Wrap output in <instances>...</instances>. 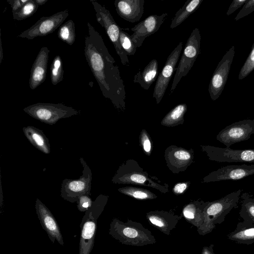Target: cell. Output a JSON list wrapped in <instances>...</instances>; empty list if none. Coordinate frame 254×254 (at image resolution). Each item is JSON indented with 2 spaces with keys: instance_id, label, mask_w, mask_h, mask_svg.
Listing matches in <instances>:
<instances>
[{
  "instance_id": "cell-1",
  "label": "cell",
  "mask_w": 254,
  "mask_h": 254,
  "mask_svg": "<svg viewBox=\"0 0 254 254\" xmlns=\"http://www.w3.org/2000/svg\"><path fill=\"white\" fill-rule=\"evenodd\" d=\"M84 55L103 95L118 109L125 107V86L119 66L109 53L101 35L87 22Z\"/></svg>"
},
{
  "instance_id": "cell-2",
  "label": "cell",
  "mask_w": 254,
  "mask_h": 254,
  "mask_svg": "<svg viewBox=\"0 0 254 254\" xmlns=\"http://www.w3.org/2000/svg\"><path fill=\"white\" fill-rule=\"evenodd\" d=\"M109 234L123 245L141 247L156 242L149 230L141 223L128 220L123 222L114 218L110 224Z\"/></svg>"
},
{
  "instance_id": "cell-3",
  "label": "cell",
  "mask_w": 254,
  "mask_h": 254,
  "mask_svg": "<svg viewBox=\"0 0 254 254\" xmlns=\"http://www.w3.org/2000/svg\"><path fill=\"white\" fill-rule=\"evenodd\" d=\"M241 193L242 190L240 189L219 199L208 202L203 211V222L197 228L198 234H208L216 227V225L222 223L227 215L237 206Z\"/></svg>"
},
{
  "instance_id": "cell-4",
  "label": "cell",
  "mask_w": 254,
  "mask_h": 254,
  "mask_svg": "<svg viewBox=\"0 0 254 254\" xmlns=\"http://www.w3.org/2000/svg\"><path fill=\"white\" fill-rule=\"evenodd\" d=\"M108 197L100 195L85 212L80 225V235L78 254H90L94 244L97 219L103 211Z\"/></svg>"
},
{
  "instance_id": "cell-5",
  "label": "cell",
  "mask_w": 254,
  "mask_h": 254,
  "mask_svg": "<svg viewBox=\"0 0 254 254\" xmlns=\"http://www.w3.org/2000/svg\"><path fill=\"white\" fill-rule=\"evenodd\" d=\"M23 111L34 119L50 125L55 124L61 119L79 114V112L71 107L60 103H37L24 108Z\"/></svg>"
},
{
  "instance_id": "cell-6",
  "label": "cell",
  "mask_w": 254,
  "mask_h": 254,
  "mask_svg": "<svg viewBox=\"0 0 254 254\" xmlns=\"http://www.w3.org/2000/svg\"><path fill=\"white\" fill-rule=\"evenodd\" d=\"M95 12L97 22L105 29L106 34L113 44L116 53L120 57L122 64L129 66L127 56L122 49L120 41L121 27L115 22L110 11L105 6L94 0H90Z\"/></svg>"
},
{
  "instance_id": "cell-7",
  "label": "cell",
  "mask_w": 254,
  "mask_h": 254,
  "mask_svg": "<svg viewBox=\"0 0 254 254\" xmlns=\"http://www.w3.org/2000/svg\"><path fill=\"white\" fill-rule=\"evenodd\" d=\"M201 36L197 28H195L189 36L181 56L170 90L172 93L183 76L189 73L200 52Z\"/></svg>"
},
{
  "instance_id": "cell-8",
  "label": "cell",
  "mask_w": 254,
  "mask_h": 254,
  "mask_svg": "<svg viewBox=\"0 0 254 254\" xmlns=\"http://www.w3.org/2000/svg\"><path fill=\"white\" fill-rule=\"evenodd\" d=\"M80 162L83 167L82 174L77 179H64L62 183L61 196L70 202H76L83 195H91L92 172L82 157Z\"/></svg>"
},
{
  "instance_id": "cell-9",
  "label": "cell",
  "mask_w": 254,
  "mask_h": 254,
  "mask_svg": "<svg viewBox=\"0 0 254 254\" xmlns=\"http://www.w3.org/2000/svg\"><path fill=\"white\" fill-rule=\"evenodd\" d=\"M254 134V120L247 119L235 122L222 129L216 139L230 148L233 144L250 138Z\"/></svg>"
},
{
  "instance_id": "cell-10",
  "label": "cell",
  "mask_w": 254,
  "mask_h": 254,
  "mask_svg": "<svg viewBox=\"0 0 254 254\" xmlns=\"http://www.w3.org/2000/svg\"><path fill=\"white\" fill-rule=\"evenodd\" d=\"M68 16V10L58 12L49 16L40 18L33 26L20 33L18 37L33 40L37 37L45 36L59 28Z\"/></svg>"
},
{
  "instance_id": "cell-11",
  "label": "cell",
  "mask_w": 254,
  "mask_h": 254,
  "mask_svg": "<svg viewBox=\"0 0 254 254\" xmlns=\"http://www.w3.org/2000/svg\"><path fill=\"white\" fill-rule=\"evenodd\" d=\"M235 55V46H232L218 63L210 80L208 92L211 99L216 100L221 95L226 83Z\"/></svg>"
},
{
  "instance_id": "cell-12",
  "label": "cell",
  "mask_w": 254,
  "mask_h": 254,
  "mask_svg": "<svg viewBox=\"0 0 254 254\" xmlns=\"http://www.w3.org/2000/svg\"><path fill=\"white\" fill-rule=\"evenodd\" d=\"M183 48V42H180L167 58L165 64L158 76L156 82L153 97L156 99L157 104L162 99L168 87L179 59Z\"/></svg>"
},
{
  "instance_id": "cell-13",
  "label": "cell",
  "mask_w": 254,
  "mask_h": 254,
  "mask_svg": "<svg viewBox=\"0 0 254 254\" xmlns=\"http://www.w3.org/2000/svg\"><path fill=\"white\" fill-rule=\"evenodd\" d=\"M210 160L219 162L254 163V149H235L211 146H203Z\"/></svg>"
},
{
  "instance_id": "cell-14",
  "label": "cell",
  "mask_w": 254,
  "mask_h": 254,
  "mask_svg": "<svg viewBox=\"0 0 254 254\" xmlns=\"http://www.w3.org/2000/svg\"><path fill=\"white\" fill-rule=\"evenodd\" d=\"M167 13L160 15L152 14L131 29L133 32L130 37L137 48L140 47L145 39L156 32L166 19Z\"/></svg>"
},
{
  "instance_id": "cell-15",
  "label": "cell",
  "mask_w": 254,
  "mask_h": 254,
  "mask_svg": "<svg viewBox=\"0 0 254 254\" xmlns=\"http://www.w3.org/2000/svg\"><path fill=\"white\" fill-rule=\"evenodd\" d=\"M35 209L40 223L51 241L54 243L57 241L64 246L63 238L57 221L49 208L38 198L35 202Z\"/></svg>"
},
{
  "instance_id": "cell-16",
  "label": "cell",
  "mask_w": 254,
  "mask_h": 254,
  "mask_svg": "<svg viewBox=\"0 0 254 254\" xmlns=\"http://www.w3.org/2000/svg\"><path fill=\"white\" fill-rule=\"evenodd\" d=\"M254 174V164L230 165L210 173L204 182L238 180Z\"/></svg>"
},
{
  "instance_id": "cell-17",
  "label": "cell",
  "mask_w": 254,
  "mask_h": 254,
  "mask_svg": "<svg viewBox=\"0 0 254 254\" xmlns=\"http://www.w3.org/2000/svg\"><path fill=\"white\" fill-rule=\"evenodd\" d=\"M144 0H116L118 14L124 20L134 23L139 21L144 12Z\"/></svg>"
},
{
  "instance_id": "cell-18",
  "label": "cell",
  "mask_w": 254,
  "mask_h": 254,
  "mask_svg": "<svg viewBox=\"0 0 254 254\" xmlns=\"http://www.w3.org/2000/svg\"><path fill=\"white\" fill-rule=\"evenodd\" d=\"M50 50L46 47L41 48L30 71V88L33 90L41 85L46 79Z\"/></svg>"
},
{
  "instance_id": "cell-19",
  "label": "cell",
  "mask_w": 254,
  "mask_h": 254,
  "mask_svg": "<svg viewBox=\"0 0 254 254\" xmlns=\"http://www.w3.org/2000/svg\"><path fill=\"white\" fill-rule=\"evenodd\" d=\"M148 222L164 234L169 235L182 217L163 211H150L146 214Z\"/></svg>"
},
{
  "instance_id": "cell-20",
  "label": "cell",
  "mask_w": 254,
  "mask_h": 254,
  "mask_svg": "<svg viewBox=\"0 0 254 254\" xmlns=\"http://www.w3.org/2000/svg\"><path fill=\"white\" fill-rule=\"evenodd\" d=\"M22 129L26 137L35 148L45 154L50 153L49 139L42 130L31 126L23 127Z\"/></svg>"
},
{
  "instance_id": "cell-21",
  "label": "cell",
  "mask_w": 254,
  "mask_h": 254,
  "mask_svg": "<svg viewBox=\"0 0 254 254\" xmlns=\"http://www.w3.org/2000/svg\"><path fill=\"white\" fill-rule=\"evenodd\" d=\"M158 74V64L155 59L152 60L141 71L139 69L133 77V82L138 83L141 87L148 90L156 80Z\"/></svg>"
},
{
  "instance_id": "cell-22",
  "label": "cell",
  "mask_w": 254,
  "mask_h": 254,
  "mask_svg": "<svg viewBox=\"0 0 254 254\" xmlns=\"http://www.w3.org/2000/svg\"><path fill=\"white\" fill-rule=\"evenodd\" d=\"M242 203L239 215L243 219L238 224L242 226L254 227V199L250 193L244 192L241 196Z\"/></svg>"
},
{
  "instance_id": "cell-23",
  "label": "cell",
  "mask_w": 254,
  "mask_h": 254,
  "mask_svg": "<svg viewBox=\"0 0 254 254\" xmlns=\"http://www.w3.org/2000/svg\"><path fill=\"white\" fill-rule=\"evenodd\" d=\"M208 202L190 203L184 207L183 214L185 219L197 228L203 222V211Z\"/></svg>"
},
{
  "instance_id": "cell-24",
  "label": "cell",
  "mask_w": 254,
  "mask_h": 254,
  "mask_svg": "<svg viewBox=\"0 0 254 254\" xmlns=\"http://www.w3.org/2000/svg\"><path fill=\"white\" fill-rule=\"evenodd\" d=\"M227 239L240 244L254 243V227L242 226L237 224L236 228L227 235Z\"/></svg>"
},
{
  "instance_id": "cell-25",
  "label": "cell",
  "mask_w": 254,
  "mask_h": 254,
  "mask_svg": "<svg viewBox=\"0 0 254 254\" xmlns=\"http://www.w3.org/2000/svg\"><path fill=\"white\" fill-rule=\"evenodd\" d=\"M202 1L203 0H187L172 18L170 27L173 29L180 25L191 14L197 9Z\"/></svg>"
},
{
  "instance_id": "cell-26",
  "label": "cell",
  "mask_w": 254,
  "mask_h": 254,
  "mask_svg": "<svg viewBox=\"0 0 254 254\" xmlns=\"http://www.w3.org/2000/svg\"><path fill=\"white\" fill-rule=\"evenodd\" d=\"M58 37L69 45H72L75 40V27L72 20H68L59 28Z\"/></svg>"
},
{
  "instance_id": "cell-27",
  "label": "cell",
  "mask_w": 254,
  "mask_h": 254,
  "mask_svg": "<svg viewBox=\"0 0 254 254\" xmlns=\"http://www.w3.org/2000/svg\"><path fill=\"white\" fill-rule=\"evenodd\" d=\"M187 110L186 104H181L172 109L163 119L161 123L167 126H172L183 120Z\"/></svg>"
},
{
  "instance_id": "cell-28",
  "label": "cell",
  "mask_w": 254,
  "mask_h": 254,
  "mask_svg": "<svg viewBox=\"0 0 254 254\" xmlns=\"http://www.w3.org/2000/svg\"><path fill=\"white\" fill-rule=\"evenodd\" d=\"M64 70L62 59L60 56H56L50 67V76L52 83L56 85L64 79Z\"/></svg>"
},
{
  "instance_id": "cell-29",
  "label": "cell",
  "mask_w": 254,
  "mask_h": 254,
  "mask_svg": "<svg viewBox=\"0 0 254 254\" xmlns=\"http://www.w3.org/2000/svg\"><path fill=\"white\" fill-rule=\"evenodd\" d=\"M39 7L35 0H29L20 9L12 12L14 20H22L33 15Z\"/></svg>"
},
{
  "instance_id": "cell-30",
  "label": "cell",
  "mask_w": 254,
  "mask_h": 254,
  "mask_svg": "<svg viewBox=\"0 0 254 254\" xmlns=\"http://www.w3.org/2000/svg\"><path fill=\"white\" fill-rule=\"evenodd\" d=\"M119 191L137 199H150L156 197V196L150 191L140 188L125 187L120 188Z\"/></svg>"
},
{
  "instance_id": "cell-31",
  "label": "cell",
  "mask_w": 254,
  "mask_h": 254,
  "mask_svg": "<svg viewBox=\"0 0 254 254\" xmlns=\"http://www.w3.org/2000/svg\"><path fill=\"white\" fill-rule=\"evenodd\" d=\"M126 29L121 27L120 32V41L122 49L127 56H133L137 50V47L129 35L125 31Z\"/></svg>"
},
{
  "instance_id": "cell-32",
  "label": "cell",
  "mask_w": 254,
  "mask_h": 254,
  "mask_svg": "<svg viewBox=\"0 0 254 254\" xmlns=\"http://www.w3.org/2000/svg\"><path fill=\"white\" fill-rule=\"evenodd\" d=\"M254 69V43L252 47L250 54L242 66L238 79L241 80L247 76Z\"/></svg>"
},
{
  "instance_id": "cell-33",
  "label": "cell",
  "mask_w": 254,
  "mask_h": 254,
  "mask_svg": "<svg viewBox=\"0 0 254 254\" xmlns=\"http://www.w3.org/2000/svg\"><path fill=\"white\" fill-rule=\"evenodd\" d=\"M191 158V155L189 151L183 149H177L173 152L172 160L174 164L180 166L188 164Z\"/></svg>"
},
{
  "instance_id": "cell-34",
  "label": "cell",
  "mask_w": 254,
  "mask_h": 254,
  "mask_svg": "<svg viewBox=\"0 0 254 254\" xmlns=\"http://www.w3.org/2000/svg\"><path fill=\"white\" fill-rule=\"evenodd\" d=\"M122 182L137 185H143L148 181L146 177L140 173H132L121 179Z\"/></svg>"
},
{
  "instance_id": "cell-35",
  "label": "cell",
  "mask_w": 254,
  "mask_h": 254,
  "mask_svg": "<svg viewBox=\"0 0 254 254\" xmlns=\"http://www.w3.org/2000/svg\"><path fill=\"white\" fill-rule=\"evenodd\" d=\"M254 11V0H248L235 18L236 21Z\"/></svg>"
},
{
  "instance_id": "cell-36",
  "label": "cell",
  "mask_w": 254,
  "mask_h": 254,
  "mask_svg": "<svg viewBox=\"0 0 254 254\" xmlns=\"http://www.w3.org/2000/svg\"><path fill=\"white\" fill-rule=\"evenodd\" d=\"M76 202L78 210L85 212L92 205L93 201L90 195H83L78 198Z\"/></svg>"
},
{
  "instance_id": "cell-37",
  "label": "cell",
  "mask_w": 254,
  "mask_h": 254,
  "mask_svg": "<svg viewBox=\"0 0 254 254\" xmlns=\"http://www.w3.org/2000/svg\"><path fill=\"white\" fill-rule=\"evenodd\" d=\"M248 0H234L229 6L226 15L229 16L241 7Z\"/></svg>"
},
{
  "instance_id": "cell-38",
  "label": "cell",
  "mask_w": 254,
  "mask_h": 254,
  "mask_svg": "<svg viewBox=\"0 0 254 254\" xmlns=\"http://www.w3.org/2000/svg\"><path fill=\"white\" fill-rule=\"evenodd\" d=\"M29 0H8L12 8V12H14L20 9Z\"/></svg>"
},
{
  "instance_id": "cell-39",
  "label": "cell",
  "mask_w": 254,
  "mask_h": 254,
  "mask_svg": "<svg viewBox=\"0 0 254 254\" xmlns=\"http://www.w3.org/2000/svg\"><path fill=\"white\" fill-rule=\"evenodd\" d=\"M141 137V143L144 150L146 153H150L151 148V143L148 138V135L146 134L145 131L142 133Z\"/></svg>"
},
{
  "instance_id": "cell-40",
  "label": "cell",
  "mask_w": 254,
  "mask_h": 254,
  "mask_svg": "<svg viewBox=\"0 0 254 254\" xmlns=\"http://www.w3.org/2000/svg\"><path fill=\"white\" fill-rule=\"evenodd\" d=\"M187 188V185L186 183H179L175 185L173 191L176 194H180L183 193Z\"/></svg>"
},
{
  "instance_id": "cell-41",
  "label": "cell",
  "mask_w": 254,
  "mask_h": 254,
  "mask_svg": "<svg viewBox=\"0 0 254 254\" xmlns=\"http://www.w3.org/2000/svg\"><path fill=\"white\" fill-rule=\"evenodd\" d=\"M214 246L213 244H210L209 246L203 247L201 254H215L213 249Z\"/></svg>"
},
{
  "instance_id": "cell-42",
  "label": "cell",
  "mask_w": 254,
  "mask_h": 254,
  "mask_svg": "<svg viewBox=\"0 0 254 254\" xmlns=\"http://www.w3.org/2000/svg\"><path fill=\"white\" fill-rule=\"evenodd\" d=\"M35 1L39 6L44 4L48 0H35Z\"/></svg>"
},
{
  "instance_id": "cell-43",
  "label": "cell",
  "mask_w": 254,
  "mask_h": 254,
  "mask_svg": "<svg viewBox=\"0 0 254 254\" xmlns=\"http://www.w3.org/2000/svg\"><path fill=\"white\" fill-rule=\"evenodd\" d=\"M1 40L0 38V63L1 64L2 60H3V54H2V45H1Z\"/></svg>"
},
{
  "instance_id": "cell-44",
  "label": "cell",
  "mask_w": 254,
  "mask_h": 254,
  "mask_svg": "<svg viewBox=\"0 0 254 254\" xmlns=\"http://www.w3.org/2000/svg\"><path fill=\"white\" fill-rule=\"evenodd\" d=\"M253 198H254V196H253Z\"/></svg>"
}]
</instances>
